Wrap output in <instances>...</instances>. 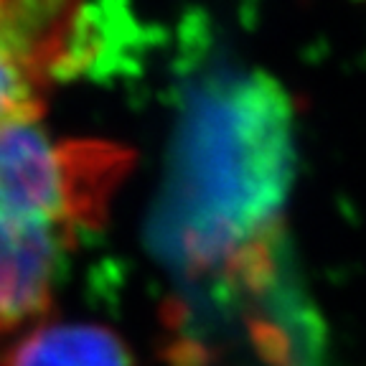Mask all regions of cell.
<instances>
[{"label": "cell", "mask_w": 366, "mask_h": 366, "mask_svg": "<svg viewBox=\"0 0 366 366\" xmlns=\"http://www.w3.org/2000/svg\"><path fill=\"white\" fill-rule=\"evenodd\" d=\"M81 0H0V125L39 120L56 81L81 66Z\"/></svg>", "instance_id": "obj_3"}, {"label": "cell", "mask_w": 366, "mask_h": 366, "mask_svg": "<svg viewBox=\"0 0 366 366\" xmlns=\"http://www.w3.org/2000/svg\"><path fill=\"white\" fill-rule=\"evenodd\" d=\"M292 166L287 92L262 71H214L183 104L150 219V247L186 280H262Z\"/></svg>", "instance_id": "obj_1"}, {"label": "cell", "mask_w": 366, "mask_h": 366, "mask_svg": "<svg viewBox=\"0 0 366 366\" xmlns=\"http://www.w3.org/2000/svg\"><path fill=\"white\" fill-rule=\"evenodd\" d=\"M127 166L117 145L56 140L41 117L0 125V366L49 318L69 252Z\"/></svg>", "instance_id": "obj_2"}, {"label": "cell", "mask_w": 366, "mask_h": 366, "mask_svg": "<svg viewBox=\"0 0 366 366\" xmlns=\"http://www.w3.org/2000/svg\"><path fill=\"white\" fill-rule=\"evenodd\" d=\"M3 366H132L125 341L94 323H39Z\"/></svg>", "instance_id": "obj_4"}]
</instances>
